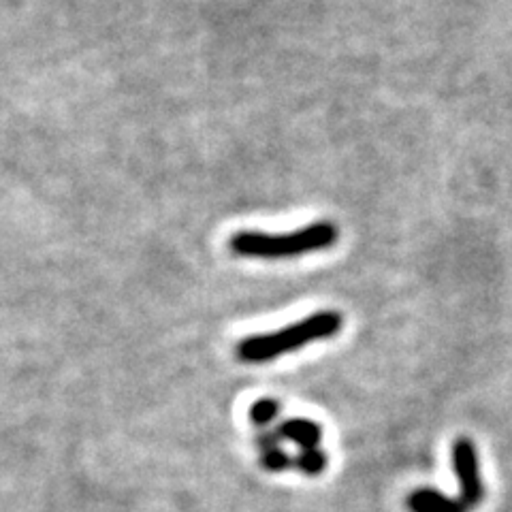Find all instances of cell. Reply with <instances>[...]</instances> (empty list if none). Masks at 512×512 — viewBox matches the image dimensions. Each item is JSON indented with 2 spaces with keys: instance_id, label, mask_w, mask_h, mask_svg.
Instances as JSON below:
<instances>
[{
  "instance_id": "cell-1",
  "label": "cell",
  "mask_w": 512,
  "mask_h": 512,
  "mask_svg": "<svg viewBox=\"0 0 512 512\" xmlns=\"http://www.w3.org/2000/svg\"><path fill=\"white\" fill-rule=\"evenodd\" d=\"M344 327V318L335 310H323L286 325L278 331L250 335L237 344L235 355L244 363H267L276 361L288 352H297L314 342L329 340Z\"/></svg>"
},
{
  "instance_id": "cell-2",
  "label": "cell",
  "mask_w": 512,
  "mask_h": 512,
  "mask_svg": "<svg viewBox=\"0 0 512 512\" xmlns=\"http://www.w3.org/2000/svg\"><path fill=\"white\" fill-rule=\"evenodd\" d=\"M335 242H338V227L329 220H320L293 233L239 231L229 239V248L233 254L244 256V259L278 261L327 250Z\"/></svg>"
},
{
  "instance_id": "cell-3",
  "label": "cell",
  "mask_w": 512,
  "mask_h": 512,
  "mask_svg": "<svg viewBox=\"0 0 512 512\" xmlns=\"http://www.w3.org/2000/svg\"><path fill=\"white\" fill-rule=\"evenodd\" d=\"M453 470L459 485V500L466 508H474L485 498L483 476L476 446L470 438H457L453 444Z\"/></svg>"
},
{
  "instance_id": "cell-4",
  "label": "cell",
  "mask_w": 512,
  "mask_h": 512,
  "mask_svg": "<svg viewBox=\"0 0 512 512\" xmlns=\"http://www.w3.org/2000/svg\"><path fill=\"white\" fill-rule=\"evenodd\" d=\"M406 506L410 512H468L459 498H451L436 489H416L408 495Z\"/></svg>"
},
{
  "instance_id": "cell-5",
  "label": "cell",
  "mask_w": 512,
  "mask_h": 512,
  "mask_svg": "<svg viewBox=\"0 0 512 512\" xmlns=\"http://www.w3.org/2000/svg\"><path fill=\"white\" fill-rule=\"evenodd\" d=\"M278 436L303 448H316L323 440V427L310 419H291L278 427Z\"/></svg>"
},
{
  "instance_id": "cell-6",
  "label": "cell",
  "mask_w": 512,
  "mask_h": 512,
  "mask_svg": "<svg viewBox=\"0 0 512 512\" xmlns=\"http://www.w3.org/2000/svg\"><path fill=\"white\" fill-rule=\"evenodd\" d=\"M327 455L320 451V448L316 446V448H303V451L293 459V466L299 470V472H303V474H308V476H318V474H323L325 470H327Z\"/></svg>"
},
{
  "instance_id": "cell-7",
  "label": "cell",
  "mask_w": 512,
  "mask_h": 512,
  "mask_svg": "<svg viewBox=\"0 0 512 512\" xmlns=\"http://www.w3.org/2000/svg\"><path fill=\"white\" fill-rule=\"evenodd\" d=\"M278 414H280L278 402H274V399H269V397H263V399H259V402H254L250 406V421L256 427L271 425L278 419Z\"/></svg>"
},
{
  "instance_id": "cell-8",
  "label": "cell",
  "mask_w": 512,
  "mask_h": 512,
  "mask_svg": "<svg viewBox=\"0 0 512 512\" xmlns=\"http://www.w3.org/2000/svg\"><path fill=\"white\" fill-rule=\"evenodd\" d=\"M261 466L267 472H284L293 466V459L288 457L280 446L261 448Z\"/></svg>"
}]
</instances>
